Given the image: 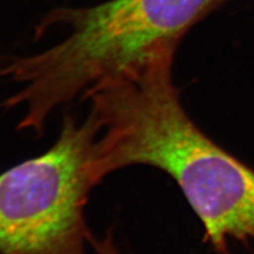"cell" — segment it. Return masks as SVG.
<instances>
[{"instance_id": "cell-1", "label": "cell", "mask_w": 254, "mask_h": 254, "mask_svg": "<svg viewBox=\"0 0 254 254\" xmlns=\"http://www.w3.org/2000/svg\"><path fill=\"white\" fill-rule=\"evenodd\" d=\"M175 50L155 55L131 72L86 90L100 133L102 178L131 165L169 175L220 254L232 242H254V170L219 146L181 104L173 82Z\"/></svg>"}, {"instance_id": "cell-2", "label": "cell", "mask_w": 254, "mask_h": 254, "mask_svg": "<svg viewBox=\"0 0 254 254\" xmlns=\"http://www.w3.org/2000/svg\"><path fill=\"white\" fill-rule=\"evenodd\" d=\"M222 0H110L90 9L61 10L53 20L72 27L71 35L31 57L0 60V76L20 88L0 109L25 108L18 129L44 132L53 111L104 79L145 64L166 49Z\"/></svg>"}, {"instance_id": "cell-3", "label": "cell", "mask_w": 254, "mask_h": 254, "mask_svg": "<svg viewBox=\"0 0 254 254\" xmlns=\"http://www.w3.org/2000/svg\"><path fill=\"white\" fill-rule=\"evenodd\" d=\"M100 127L67 115L53 145L0 174V254H86V205L103 178Z\"/></svg>"}, {"instance_id": "cell-4", "label": "cell", "mask_w": 254, "mask_h": 254, "mask_svg": "<svg viewBox=\"0 0 254 254\" xmlns=\"http://www.w3.org/2000/svg\"><path fill=\"white\" fill-rule=\"evenodd\" d=\"M89 245L95 254H124L118 247L113 232L108 231L103 237H97L91 234Z\"/></svg>"}]
</instances>
